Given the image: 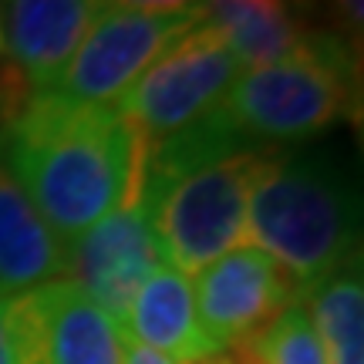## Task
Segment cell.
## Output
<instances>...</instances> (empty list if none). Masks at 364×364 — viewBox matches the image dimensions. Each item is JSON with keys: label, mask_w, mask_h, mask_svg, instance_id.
Here are the masks:
<instances>
[{"label": "cell", "mask_w": 364, "mask_h": 364, "mask_svg": "<svg viewBox=\"0 0 364 364\" xmlns=\"http://www.w3.org/2000/svg\"><path fill=\"white\" fill-rule=\"evenodd\" d=\"M139 139L115 108L31 95L7 135V169L41 220L71 247L125 199Z\"/></svg>", "instance_id": "6da1fadb"}, {"label": "cell", "mask_w": 364, "mask_h": 364, "mask_svg": "<svg viewBox=\"0 0 364 364\" xmlns=\"http://www.w3.org/2000/svg\"><path fill=\"white\" fill-rule=\"evenodd\" d=\"M361 209L348 172L324 156L270 152L247 209V240L280 263L304 297L358 263Z\"/></svg>", "instance_id": "7a4b0ae2"}, {"label": "cell", "mask_w": 364, "mask_h": 364, "mask_svg": "<svg viewBox=\"0 0 364 364\" xmlns=\"http://www.w3.org/2000/svg\"><path fill=\"white\" fill-rule=\"evenodd\" d=\"M361 58L338 34H304L294 51L243 71L220 115L247 142H297L358 115Z\"/></svg>", "instance_id": "3957f363"}, {"label": "cell", "mask_w": 364, "mask_h": 364, "mask_svg": "<svg viewBox=\"0 0 364 364\" xmlns=\"http://www.w3.org/2000/svg\"><path fill=\"white\" fill-rule=\"evenodd\" d=\"M240 75L243 68L226 41L199 21L112 108L129 122L139 145H152L216 112Z\"/></svg>", "instance_id": "277c9868"}, {"label": "cell", "mask_w": 364, "mask_h": 364, "mask_svg": "<svg viewBox=\"0 0 364 364\" xmlns=\"http://www.w3.org/2000/svg\"><path fill=\"white\" fill-rule=\"evenodd\" d=\"M203 21V11L193 14H135L102 11L85 31L71 61L58 75L51 95L78 105H112L156 65L172 44Z\"/></svg>", "instance_id": "5b68a950"}, {"label": "cell", "mask_w": 364, "mask_h": 364, "mask_svg": "<svg viewBox=\"0 0 364 364\" xmlns=\"http://www.w3.org/2000/svg\"><path fill=\"white\" fill-rule=\"evenodd\" d=\"M17 364H122L129 338L75 280H51L4 300Z\"/></svg>", "instance_id": "8992f818"}, {"label": "cell", "mask_w": 364, "mask_h": 364, "mask_svg": "<svg viewBox=\"0 0 364 364\" xmlns=\"http://www.w3.org/2000/svg\"><path fill=\"white\" fill-rule=\"evenodd\" d=\"M166 263L149 209L139 199L132 179L125 199L102 223L68 247L71 280L102 307L125 334V317L142 284Z\"/></svg>", "instance_id": "52a82bcc"}, {"label": "cell", "mask_w": 364, "mask_h": 364, "mask_svg": "<svg viewBox=\"0 0 364 364\" xmlns=\"http://www.w3.org/2000/svg\"><path fill=\"white\" fill-rule=\"evenodd\" d=\"M196 314L216 348L253 341L260 331L297 307V280L257 247H236L196 273Z\"/></svg>", "instance_id": "ba28073f"}, {"label": "cell", "mask_w": 364, "mask_h": 364, "mask_svg": "<svg viewBox=\"0 0 364 364\" xmlns=\"http://www.w3.org/2000/svg\"><path fill=\"white\" fill-rule=\"evenodd\" d=\"M98 14V0H0L4 51L31 95L58 81Z\"/></svg>", "instance_id": "9c48e42d"}, {"label": "cell", "mask_w": 364, "mask_h": 364, "mask_svg": "<svg viewBox=\"0 0 364 364\" xmlns=\"http://www.w3.org/2000/svg\"><path fill=\"white\" fill-rule=\"evenodd\" d=\"M125 338L132 344L166 354L176 364H189L196 358L223 351L199 324L189 277L172 270L169 263H162L135 294L125 317Z\"/></svg>", "instance_id": "30bf717a"}, {"label": "cell", "mask_w": 364, "mask_h": 364, "mask_svg": "<svg viewBox=\"0 0 364 364\" xmlns=\"http://www.w3.org/2000/svg\"><path fill=\"white\" fill-rule=\"evenodd\" d=\"M65 273L68 247L41 220L7 162H0V300L61 280Z\"/></svg>", "instance_id": "8fae6325"}, {"label": "cell", "mask_w": 364, "mask_h": 364, "mask_svg": "<svg viewBox=\"0 0 364 364\" xmlns=\"http://www.w3.org/2000/svg\"><path fill=\"white\" fill-rule=\"evenodd\" d=\"M199 11L247 71L287 58L307 34L290 0H203Z\"/></svg>", "instance_id": "7c38bea8"}, {"label": "cell", "mask_w": 364, "mask_h": 364, "mask_svg": "<svg viewBox=\"0 0 364 364\" xmlns=\"http://www.w3.org/2000/svg\"><path fill=\"white\" fill-rule=\"evenodd\" d=\"M307 304L324 364H364V287L358 263L314 287Z\"/></svg>", "instance_id": "4fadbf2b"}, {"label": "cell", "mask_w": 364, "mask_h": 364, "mask_svg": "<svg viewBox=\"0 0 364 364\" xmlns=\"http://www.w3.org/2000/svg\"><path fill=\"white\" fill-rule=\"evenodd\" d=\"M260 364H324L321 341L314 334L311 317L304 307H290L250 341Z\"/></svg>", "instance_id": "5bb4252c"}, {"label": "cell", "mask_w": 364, "mask_h": 364, "mask_svg": "<svg viewBox=\"0 0 364 364\" xmlns=\"http://www.w3.org/2000/svg\"><path fill=\"white\" fill-rule=\"evenodd\" d=\"M338 24V38L361 58V34H364V4L361 0H324Z\"/></svg>", "instance_id": "9a60e30c"}, {"label": "cell", "mask_w": 364, "mask_h": 364, "mask_svg": "<svg viewBox=\"0 0 364 364\" xmlns=\"http://www.w3.org/2000/svg\"><path fill=\"white\" fill-rule=\"evenodd\" d=\"M203 0H98L102 11H135V14H193Z\"/></svg>", "instance_id": "2e32d148"}, {"label": "cell", "mask_w": 364, "mask_h": 364, "mask_svg": "<svg viewBox=\"0 0 364 364\" xmlns=\"http://www.w3.org/2000/svg\"><path fill=\"white\" fill-rule=\"evenodd\" d=\"M189 364H260V361H257V354L250 348V341H243V344L223 348V351H216V354L196 358V361H189Z\"/></svg>", "instance_id": "e0dca14e"}, {"label": "cell", "mask_w": 364, "mask_h": 364, "mask_svg": "<svg viewBox=\"0 0 364 364\" xmlns=\"http://www.w3.org/2000/svg\"><path fill=\"white\" fill-rule=\"evenodd\" d=\"M122 364H176V361H169L166 354L152 351V348H142V344H132L129 341V348H125V361Z\"/></svg>", "instance_id": "ac0fdd59"}, {"label": "cell", "mask_w": 364, "mask_h": 364, "mask_svg": "<svg viewBox=\"0 0 364 364\" xmlns=\"http://www.w3.org/2000/svg\"><path fill=\"white\" fill-rule=\"evenodd\" d=\"M0 364H17V361H14L11 338H7V317H4V300H0Z\"/></svg>", "instance_id": "d6986e66"}, {"label": "cell", "mask_w": 364, "mask_h": 364, "mask_svg": "<svg viewBox=\"0 0 364 364\" xmlns=\"http://www.w3.org/2000/svg\"><path fill=\"white\" fill-rule=\"evenodd\" d=\"M0 48H4V34H0Z\"/></svg>", "instance_id": "ffe728a7"}]
</instances>
